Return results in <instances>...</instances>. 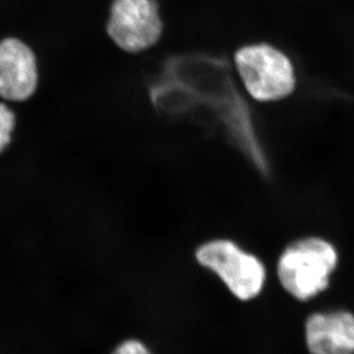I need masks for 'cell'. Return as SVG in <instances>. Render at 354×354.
<instances>
[{
    "mask_svg": "<svg viewBox=\"0 0 354 354\" xmlns=\"http://www.w3.org/2000/svg\"><path fill=\"white\" fill-rule=\"evenodd\" d=\"M112 354H150V353L143 344L131 339L119 345Z\"/></svg>",
    "mask_w": 354,
    "mask_h": 354,
    "instance_id": "obj_10",
    "label": "cell"
},
{
    "mask_svg": "<svg viewBox=\"0 0 354 354\" xmlns=\"http://www.w3.org/2000/svg\"><path fill=\"white\" fill-rule=\"evenodd\" d=\"M305 330L312 354H354V313L348 310L314 313Z\"/></svg>",
    "mask_w": 354,
    "mask_h": 354,
    "instance_id": "obj_7",
    "label": "cell"
},
{
    "mask_svg": "<svg viewBox=\"0 0 354 354\" xmlns=\"http://www.w3.org/2000/svg\"><path fill=\"white\" fill-rule=\"evenodd\" d=\"M151 98L161 112L171 116L192 113L201 106L187 87L169 78L152 88Z\"/></svg>",
    "mask_w": 354,
    "mask_h": 354,
    "instance_id": "obj_8",
    "label": "cell"
},
{
    "mask_svg": "<svg viewBox=\"0 0 354 354\" xmlns=\"http://www.w3.org/2000/svg\"><path fill=\"white\" fill-rule=\"evenodd\" d=\"M168 78L181 84L209 111L227 137L252 167L272 175L271 163L261 141L249 106L223 61L207 55H189L171 61Z\"/></svg>",
    "mask_w": 354,
    "mask_h": 354,
    "instance_id": "obj_1",
    "label": "cell"
},
{
    "mask_svg": "<svg viewBox=\"0 0 354 354\" xmlns=\"http://www.w3.org/2000/svg\"><path fill=\"white\" fill-rule=\"evenodd\" d=\"M196 258L203 267L214 271L238 299H254L263 289V265L231 241L205 243L198 250Z\"/></svg>",
    "mask_w": 354,
    "mask_h": 354,
    "instance_id": "obj_4",
    "label": "cell"
},
{
    "mask_svg": "<svg viewBox=\"0 0 354 354\" xmlns=\"http://www.w3.org/2000/svg\"><path fill=\"white\" fill-rule=\"evenodd\" d=\"M162 30L155 0H113L107 32L122 50L140 53L148 50L158 41Z\"/></svg>",
    "mask_w": 354,
    "mask_h": 354,
    "instance_id": "obj_5",
    "label": "cell"
},
{
    "mask_svg": "<svg viewBox=\"0 0 354 354\" xmlns=\"http://www.w3.org/2000/svg\"><path fill=\"white\" fill-rule=\"evenodd\" d=\"M38 85L37 59L28 44L15 37L0 44V94L4 100L30 98Z\"/></svg>",
    "mask_w": 354,
    "mask_h": 354,
    "instance_id": "obj_6",
    "label": "cell"
},
{
    "mask_svg": "<svg viewBox=\"0 0 354 354\" xmlns=\"http://www.w3.org/2000/svg\"><path fill=\"white\" fill-rule=\"evenodd\" d=\"M243 84L254 99L276 101L294 91V65L284 52L266 43L243 46L234 56Z\"/></svg>",
    "mask_w": 354,
    "mask_h": 354,
    "instance_id": "obj_3",
    "label": "cell"
},
{
    "mask_svg": "<svg viewBox=\"0 0 354 354\" xmlns=\"http://www.w3.org/2000/svg\"><path fill=\"white\" fill-rule=\"evenodd\" d=\"M15 114L6 104L0 109V149L3 152L10 145L15 127Z\"/></svg>",
    "mask_w": 354,
    "mask_h": 354,
    "instance_id": "obj_9",
    "label": "cell"
},
{
    "mask_svg": "<svg viewBox=\"0 0 354 354\" xmlns=\"http://www.w3.org/2000/svg\"><path fill=\"white\" fill-rule=\"evenodd\" d=\"M339 263L335 247L321 238H307L286 248L277 272L285 290L299 300L315 297L329 286Z\"/></svg>",
    "mask_w": 354,
    "mask_h": 354,
    "instance_id": "obj_2",
    "label": "cell"
}]
</instances>
